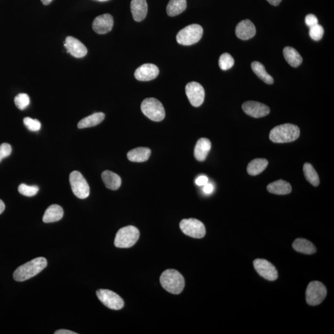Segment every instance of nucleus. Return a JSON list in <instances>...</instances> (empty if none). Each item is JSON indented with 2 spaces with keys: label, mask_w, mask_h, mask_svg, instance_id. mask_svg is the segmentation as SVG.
Returning a JSON list of instances; mask_svg holds the SVG:
<instances>
[{
  "label": "nucleus",
  "mask_w": 334,
  "mask_h": 334,
  "mask_svg": "<svg viewBox=\"0 0 334 334\" xmlns=\"http://www.w3.org/2000/svg\"><path fill=\"white\" fill-rule=\"evenodd\" d=\"M235 32L236 36L244 40L251 39L256 33L255 26L248 19L243 20L239 22L236 26Z\"/></svg>",
  "instance_id": "obj_17"
},
{
  "label": "nucleus",
  "mask_w": 334,
  "mask_h": 334,
  "mask_svg": "<svg viewBox=\"0 0 334 334\" xmlns=\"http://www.w3.org/2000/svg\"><path fill=\"white\" fill-rule=\"evenodd\" d=\"M203 34V29L200 25H189L178 32L177 36V42L183 45H192L198 42Z\"/></svg>",
  "instance_id": "obj_6"
},
{
  "label": "nucleus",
  "mask_w": 334,
  "mask_h": 334,
  "mask_svg": "<svg viewBox=\"0 0 334 334\" xmlns=\"http://www.w3.org/2000/svg\"><path fill=\"white\" fill-rule=\"evenodd\" d=\"M71 189L76 197L86 199L89 196L90 187L87 181L80 172L73 171L69 175Z\"/></svg>",
  "instance_id": "obj_8"
},
{
  "label": "nucleus",
  "mask_w": 334,
  "mask_h": 334,
  "mask_svg": "<svg viewBox=\"0 0 334 334\" xmlns=\"http://www.w3.org/2000/svg\"><path fill=\"white\" fill-rule=\"evenodd\" d=\"M211 142L209 139L202 137L198 140L195 148V157L199 162H203L206 159L210 151Z\"/></svg>",
  "instance_id": "obj_19"
},
{
  "label": "nucleus",
  "mask_w": 334,
  "mask_h": 334,
  "mask_svg": "<svg viewBox=\"0 0 334 334\" xmlns=\"http://www.w3.org/2000/svg\"><path fill=\"white\" fill-rule=\"evenodd\" d=\"M251 68L255 74L257 76V77L266 84H272L274 83L273 78L266 71L265 66L259 61H254V62L252 63Z\"/></svg>",
  "instance_id": "obj_29"
},
{
  "label": "nucleus",
  "mask_w": 334,
  "mask_h": 334,
  "mask_svg": "<svg viewBox=\"0 0 334 334\" xmlns=\"http://www.w3.org/2000/svg\"><path fill=\"white\" fill-rule=\"evenodd\" d=\"M151 155V150L148 148H137L127 154L129 160L133 162H144L147 161Z\"/></svg>",
  "instance_id": "obj_21"
},
{
  "label": "nucleus",
  "mask_w": 334,
  "mask_h": 334,
  "mask_svg": "<svg viewBox=\"0 0 334 334\" xmlns=\"http://www.w3.org/2000/svg\"><path fill=\"white\" fill-rule=\"evenodd\" d=\"M213 188H214V187H213L212 184L207 183L203 186V190L205 194L209 195L213 192Z\"/></svg>",
  "instance_id": "obj_39"
},
{
  "label": "nucleus",
  "mask_w": 334,
  "mask_h": 334,
  "mask_svg": "<svg viewBox=\"0 0 334 334\" xmlns=\"http://www.w3.org/2000/svg\"><path fill=\"white\" fill-rule=\"evenodd\" d=\"M161 285L171 294L178 295L183 292L185 282L179 272L168 269L163 272L160 278Z\"/></svg>",
  "instance_id": "obj_2"
},
{
  "label": "nucleus",
  "mask_w": 334,
  "mask_h": 334,
  "mask_svg": "<svg viewBox=\"0 0 334 334\" xmlns=\"http://www.w3.org/2000/svg\"><path fill=\"white\" fill-rule=\"evenodd\" d=\"M63 217V210L59 205L54 204L47 208L43 217L45 223H52L60 221Z\"/></svg>",
  "instance_id": "obj_23"
},
{
  "label": "nucleus",
  "mask_w": 334,
  "mask_h": 334,
  "mask_svg": "<svg viewBox=\"0 0 334 334\" xmlns=\"http://www.w3.org/2000/svg\"><path fill=\"white\" fill-rule=\"evenodd\" d=\"M243 111L249 116L259 118L269 115L270 108L258 102L248 101L242 105Z\"/></svg>",
  "instance_id": "obj_13"
},
{
  "label": "nucleus",
  "mask_w": 334,
  "mask_h": 334,
  "mask_svg": "<svg viewBox=\"0 0 334 334\" xmlns=\"http://www.w3.org/2000/svg\"><path fill=\"white\" fill-rule=\"evenodd\" d=\"M300 134V128L297 126L286 124L272 129L269 134V138L274 143L291 142L297 140Z\"/></svg>",
  "instance_id": "obj_3"
},
{
  "label": "nucleus",
  "mask_w": 334,
  "mask_h": 334,
  "mask_svg": "<svg viewBox=\"0 0 334 334\" xmlns=\"http://www.w3.org/2000/svg\"><path fill=\"white\" fill-rule=\"evenodd\" d=\"M144 115L154 122H161L165 118V111L163 105L155 98H147L142 102L140 106Z\"/></svg>",
  "instance_id": "obj_5"
},
{
  "label": "nucleus",
  "mask_w": 334,
  "mask_h": 334,
  "mask_svg": "<svg viewBox=\"0 0 334 334\" xmlns=\"http://www.w3.org/2000/svg\"><path fill=\"white\" fill-rule=\"evenodd\" d=\"M12 152V148L8 143H3L0 145V162L6 157L10 156Z\"/></svg>",
  "instance_id": "obj_36"
},
{
  "label": "nucleus",
  "mask_w": 334,
  "mask_h": 334,
  "mask_svg": "<svg viewBox=\"0 0 334 334\" xmlns=\"http://www.w3.org/2000/svg\"><path fill=\"white\" fill-rule=\"evenodd\" d=\"M99 300L111 309L120 310L124 306V301L116 293L109 290L100 289L97 291Z\"/></svg>",
  "instance_id": "obj_10"
},
{
  "label": "nucleus",
  "mask_w": 334,
  "mask_h": 334,
  "mask_svg": "<svg viewBox=\"0 0 334 334\" xmlns=\"http://www.w3.org/2000/svg\"><path fill=\"white\" fill-rule=\"evenodd\" d=\"M187 7L186 0H170L166 7V13L174 17L183 13Z\"/></svg>",
  "instance_id": "obj_27"
},
{
  "label": "nucleus",
  "mask_w": 334,
  "mask_h": 334,
  "mask_svg": "<svg viewBox=\"0 0 334 334\" xmlns=\"http://www.w3.org/2000/svg\"><path fill=\"white\" fill-rule=\"evenodd\" d=\"M283 55L285 59L290 65L292 67H298L300 66L303 61L302 57L297 51L291 46H287L283 49Z\"/></svg>",
  "instance_id": "obj_26"
},
{
  "label": "nucleus",
  "mask_w": 334,
  "mask_h": 334,
  "mask_svg": "<svg viewBox=\"0 0 334 334\" xmlns=\"http://www.w3.org/2000/svg\"><path fill=\"white\" fill-rule=\"evenodd\" d=\"M131 10L133 18L137 22L142 21L147 16L148 7L146 0H132Z\"/></svg>",
  "instance_id": "obj_18"
},
{
  "label": "nucleus",
  "mask_w": 334,
  "mask_h": 334,
  "mask_svg": "<svg viewBox=\"0 0 334 334\" xmlns=\"http://www.w3.org/2000/svg\"><path fill=\"white\" fill-rule=\"evenodd\" d=\"M268 161L265 159H256L248 164L247 172L249 175L256 176L261 174L268 165Z\"/></svg>",
  "instance_id": "obj_28"
},
{
  "label": "nucleus",
  "mask_w": 334,
  "mask_h": 334,
  "mask_svg": "<svg viewBox=\"0 0 334 334\" xmlns=\"http://www.w3.org/2000/svg\"><path fill=\"white\" fill-rule=\"evenodd\" d=\"M305 22L310 28L318 24V19L314 14H309L306 16Z\"/></svg>",
  "instance_id": "obj_37"
},
{
  "label": "nucleus",
  "mask_w": 334,
  "mask_h": 334,
  "mask_svg": "<svg viewBox=\"0 0 334 334\" xmlns=\"http://www.w3.org/2000/svg\"><path fill=\"white\" fill-rule=\"evenodd\" d=\"M47 266V260L43 257H36L17 268L13 274L14 279L17 282H24L36 276Z\"/></svg>",
  "instance_id": "obj_1"
},
{
  "label": "nucleus",
  "mask_w": 334,
  "mask_h": 334,
  "mask_svg": "<svg viewBox=\"0 0 334 334\" xmlns=\"http://www.w3.org/2000/svg\"><path fill=\"white\" fill-rule=\"evenodd\" d=\"M64 45L67 50V53L75 58H83L87 54L86 46L74 37H67Z\"/></svg>",
  "instance_id": "obj_14"
},
{
  "label": "nucleus",
  "mask_w": 334,
  "mask_h": 334,
  "mask_svg": "<svg viewBox=\"0 0 334 334\" xmlns=\"http://www.w3.org/2000/svg\"><path fill=\"white\" fill-rule=\"evenodd\" d=\"M14 103L19 110H23L26 109L30 104V98L26 93H19L14 99Z\"/></svg>",
  "instance_id": "obj_33"
},
{
  "label": "nucleus",
  "mask_w": 334,
  "mask_h": 334,
  "mask_svg": "<svg viewBox=\"0 0 334 334\" xmlns=\"http://www.w3.org/2000/svg\"><path fill=\"white\" fill-rule=\"evenodd\" d=\"M159 74V69L154 64H142L134 73V77L140 81H149L154 80Z\"/></svg>",
  "instance_id": "obj_15"
},
{
  "label": "nucleus",
  "mask_w": 334,
  "mask_h": 334,
  "mask_svg": "<svg viewBox=\"0 0 334 334\" xmlns=\"http://www.w3.org/2000/svg\"><path fill=\"white\" fill-rule=\"evenodd\" d=\"M53 1V0H41L42 4L45 5H48Z\"/></svg>",
  "instance_id": "obj_43"
},
{
  "label": "nucleus",
  "mask_w": 334,
  "mask_h": 334,
  "mask_svg": "<svg viewBox=\"0 0 334 334\" xmlns=\"http://www.w3.org/2000/svg\"><path fill=\"white\" fill-rule=\"evenodd\" d=\"M55 334H78V333L73 332V331L66 330V329H61L56 331L54 332Z\"/></svg>",
  "instance_id": "obj_40"
},
{
  "label": "nucleus",
  "mask_w": 334,
  "mask_h": 334,
  "mask_svg": "<svg viewBox=\"0 0 334 334\" xmlns=\"http://www.w3.org/2000/svg\"><path fill=\"white\" fill-rule=\"evenodd\" d=\"M39 187L37 186H29L28 184H20L18 187V191L20 194L27 197H32L36 196L39 192Z\"/></svg>",
  "instance_id": "obj_32"
},
{
  "label": "nucleus",
  "mask_w": 334,
  "mask_h": 334,
  "mask_svg": "<svg viewBox=\"0 0 334 334\" xmlns=\"http://www.w3.org/2000/svg\"><path fill=\"white\" fill-rule=\"evenodd\" d=\"M24 124L29 131L37 132L41 128V124L39 120L26 117L24 119Z\"/></svg>",
  "instance_id": "obj_35"
},
{
  "label": "nucleus",
  "mask_w": 334,
  "mask_h": 334,
  "mask_svg": "<svg viewBox=\"0 0 334 334\" xmlns=\"http://www.w3.org/2000/svg\"><path fill=\"white\" fill-rule=\"evenodd\" d=\"M234 63H235V61H234L233 58L229 54H227V53L223 54L220 57L219 61V66L224 71H226V70L230 69L234 65Z\"/></svg>",
  "instance_id": "obj_31"
},
{
  "label": "nucleus",
  "mask_w": 334,
  "mask_h": 334,
  "mask_svg": "<svg viewBox=\"0 0 334 334\" xmlns=\"http://www.w3.org/2000/svg\"><path fill=\"white\" fill-rule=\"evenodd\" d=\"M97 1L104 2L109 1V0H97Z\"/></svg>",
  "instance_id": "obj_44"
},
{
  "label": "nucleus",
  "mask_w": 334,
  "mask_h": 334,
  "mask_svg": "<svg viewBox=\"0 0 334 334\" xmlns=\"http://www.w3.org/2000/svg\"><path fill=\"white\" fill-rule=\"evenodd\" d=\"M254 266L257 273L266 280L274 281L278 278L276 268L267 260L257 259L254 261Z\"/></svg>",
  "instance_id": "obj_12"
},
{
  "label": "nucleus",
  "mask_w": 334,
  "mask_h": 334,
  "mask_svg": "<svg viewBox=\"0 0 334 334\" xmlns=\"http://www.w3.org/2000/svg\"><path fill=\"white\" fill-rule=\"evenodd\" d=\"M105 114L102 112L95 113L81 120L78 125V128L84 129L95 127L103 122Z\"/></svg>",
  "instance_id": "obj_24"
},
{
  "label": "nucleus",
  "mask_w": 334,
  "mask_h": 334,
  "mask_svg": "<svg viewBox=\"0 0 334 334\" xmlns=\"http://www.w3.org/2000/svg\"><path fill=\"white\" fill-rule=\"evenodd\" d=\"M180 227L184 234L192 238H202L206 235V228L203 223L196 219L182 220Z\"/></svg>",
  "instance_id": "obj_9"
},
{
  "label": "nucleus",
  "mask_w": 334,
  "mask_h": 334,
  "mask_svg": "<svg viewBox=\"0 0 334 334\" xmlns=\"http://www.w3.org/2000/svg\"><path fill=\"white\" fill-rule=\"evenodd\" d=\"M208 182H209V179L206 176L204 175L200 176L196 180V184L199 186H203Z\"/></svg>",
  "instance_id": "obj_38"
},
{
  "label": "nucleus",
  "mask_w": 334,
  "mask_h": 334,
  "mask_svg": "<svg viewBox=\"0 0 334 334\" xmlns=\"http://www.w3.org/2000/svg\"><path fill=\"white\" fill-rule=\"evenodd\" d=\"M293 248L299 253L305 254H313L316 253L315 246L308 240L298 238L293 243Z\"/></svg>",
  "instance_id": "obj_25"
},
{
  "label": "nucleus",
  "mask_w": 334,
  "mask_h": 334,
  "mask_svg": "<svg viewBox=\"0 0 334 334\" xmlns=\"http://www.w3.org/2000/svg\"><path fill=\"white\" fill-rule=\"evenodd\" d=\"M303 172L306 179L312 185L315 186H318L319 185V176L312 164L309 163H304L303 166Z\"/></svg>",
  "instance_id": "obj_30"
},
{
  "label": "nucleus",
  "mask_w": 334,
  "mask_h": 334,
  "mask_svg": "<svg viewBox=\"0 0 334 334\" xmlns=\"http://www.w3.org/2000/svg\"><path fill=\"white\" fill-rule=\"evenodd\" d=\"M327 295L326 287L318 281L310 282L307 287L306 300L311 306H316L324 301Z\"/></svg>",
  "instance_id": "obj_7"
},
{
  "label": "nucleus",
  "mask_w": 334,
  "mask_h": 334,
  "mask_svg": "<svg viewBox=\"0 0 334 334\" xmlns=\"http://www.w3.org/2000/svg\"><path fill=\"white\" fill-rule=\"evenodd\" d=\"M102 179L105 186L111 190H117L122 184V179L115 173L109 171H104L102 174Z\"/></svg>",
  "instance_id": "obj_22"
},
{
  "label": "nucleus",
  "mask_w": 334,
  "mask_h": 334,
  "mask_svg": "<svg viewBox=\"0 0 334 334\" xmlns=\"http://www.w3.org/2000/svg\"><path fill=\"white\" fill-rule=\"evenodd\" d=\"M140 236L139 231L135 227L122 228L117 232L114 244L117 248H129L136 244Z\"/></svg>",
  "instance_id": "obj_4"
},
{
  "label": "nucleus",
  "mask_w": 334,
  "mask_h": 334,
  "mask_svg": "<svg viewBox=\"0 0 334 334\" xmlns=\"http://www.w3.org/2000/svg\"><path fill=\"white\" fill-rule=\"evenodd\" d=\"M5 209V205L4 202H3L1 199H0V214H2V213L4 212Z\"/></svg>",
  "instance_id": "obj_42"
},
{
  "label": "nucleus",
  "mask_w": 334,
  "mask_h": 334,
  "mask_svg": "<svg viewBox=\"0 0 334 334\" xmlns=\"http://www.w3.org/2000/svg\"><path fill=\"white\" fill-rule=\"evenodd\" d=\"M113 26V17L110 14H104L96 17L92 23V29L96 33L105 34L111 31Z\"/></svg>",
  "instance_id": "obj_16"
},
{
  "label": "nucleus",
  "mask_w": 334,
  "mask_h": 334,
  "mask_svg": "<svg viewBox=\"0 0 334 334\" xmlns=\"http://www.w3.org/2000/svg\"><path fill=\"white\" fill-rule=\"evenodd\" d=\"M267 1L272 5L278 6L280 4V2H282V0H267Z\"/></svg>",
  "instance_id": "obj_41"
},
{
  "label": "nucleus",
  "mask_w": 334,
  "mask_h": 334,
  "mask_svg": "<svg viewBox=\"0 0 334 334\" xmlns=\"http://www.w3.org/2000/svg\"><path fill=\"white\" fill-rule=\"evenodd\" d=\"M185 89L186 94L193 106L198 107L203 104L205 91L200 84L197 82H191L186 85Z\"/></svg>",
  "instance_id": "obj_11"
},
{
  "label": "nucleus",
  "mask_w": 334,
  "mask_h": 334,
  "mask_svg": "<svg viewBox=\"0 0 334 334\" xmlns=\"http://www.w3.org/2000/svg\"><path fill=\"white\" fill-rule=\"evenodd\" d=\"M267 189L272 194L285 195L291 193L292 186L287 181L280 180L269 184Z\"/></svg>",
  "instance_id": "obj_20"
},
{
  "label": "nucleus",
  "mask_w": 334,
  "mask_h": 334,
  "mask_svg": "<svg viewBox=\"0 0 334 334\" xmlns=\"http://www.w3.org/2000/svg\"><path fill=\"white\" fill-rule=\"evenodd\" d=\"M324 29L322 26L318 24L309 28V36L315 41L320 40L324 34Z\"/></svg>",
  "instance_id": "obj_34"
}]
</instances>
